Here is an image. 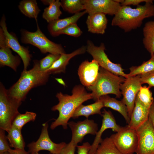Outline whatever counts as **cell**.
Listing matches in <instances>:
<instances>
[{
	"label": "cell",
	"instance_id": "obj_1",
	"mask_svg": "<svg viewBox=\"0 0 154 154\" xmlns=\"http://www.w3.org/2000/svg\"><path fill=\"white\" fill-rule=\"evenodd\" d=\"M59 102L51 108L53 111L59 112L58 118L52 122L50 126L53 130L57 127L61 125L65 129L67 128L68 121L76 109L84 102L93 99L92 93H89L84 87L81 85L75 86L71 95L65 94L61 92L56 95Z\"/></svg>",
	"mask_w": 154,
	"mask_h": 154
},
{
	"label": "cell",
	"instance_id": "obj_2",
	"mask_svg": "<svg viewBox=\"0 0 154 154\" xmlns=\"http://www.w3.org/2000/svg\"><path fill=\"white\" fill-rule=\"evenodd\" d=\"M154 16L153 1L139 5L135 8L130 6L121 5L114 15L111 22L112 26H117L125 32L130 31L140 27L145 18Z\"/></svg>",
	"mask_w": 154,
	"mask_h": 154
},
{
	"label": "cell",
	"instance_id": "obj_3",
	"mask_svg": "<svg viewBox=\"0 0 154 154\" xmlns=\"http://www.w3.org/2000/svg\"><path fill=\"white\" fill-rule=\"evenodd\" d=\"M49 75L40 70L38 61L35 60L33 68L28 70H23L19 80L7 90L8 94L22 102L32 88L46 84Z\"/></svg>",
	"mask_w": 154,
	"mask_h": 154
},
{
	"label": "cell",
	"instance_id": "obj_4",
	"mask_svg": "<svg viewBox=\"0 0 154 154\" xmlns=\"http://www.w3.org/2000/svg\"><path fill=\"white\" fill-rule=\"evenodd\" d=\"M125 79L122 76L114 74L100 67L95 84L87 89L92 92L93 99L95 101L101 97L109 94H114L116 98H120L121 96L120 85Z\"/></svg>",
	"mask_w": 154,
	"mask_h": 154
},
{
	"label": "cell",
	"instance_id": "obj_5",
	"mask_svg": "<svg viewBox=\"0 0 154 154\" xmlns=\"http://www.w3.org/2000/svg\"><path fill=\"white\" fill-rule=\"evenodd\" d=\"M22 102L10 96L2 83L0 85V128L8 131L19 113L18 109Z\"/></svg>",
	"mask_w": 154,
	"mask_h": 154
},
{
	"label": "cell",
	"instance_id": "obj_6",
	"mask_svg": "<svg viewBox=\"0 0 154 154\" xmlns=\"http://www.w3.org/2000/svg\"><path fill=\"white\" fill-rule=\"evenodd\" d=\"M37 29L35 32L22 29L21 32V41L24 44L32 45L38 48L43 54L47 52L55 54L66 53L61 44L50 40L40 30L37 21Z\"/></svg>",
	"mask_w": 154,
	"mask_h": 154
},
{
	"label": "cell",
	"instance_id": "obj_7",
	"mask_svg": "<svg viewBox=\"0 0 154 154\" xmlns=\"http://www.w3.org/2000/svg\"><path fill=\"white\" fill-rule=\"evenodd\" d=\"M86 51L90 54L98 63L100 66L113 74L127 78V74L125 73L121 64L112 62L108 58L105 50L104 44L102 42L99 46L94 45L90 40L87 42Z\"/></svg>",
	"mask_w": 154,
	"mask_h": 154
},
{
	"label": "cell",
	"instance_id": "obj_8",
	"mask_svg": "<svg viewBox=\"0 0 154 154\" xmlns=\"http://www.w3.org/2000/svg\"><path fill=\"white\" fill-rule=\"evenodd\" d=\"M115 145L122 154H133L137 149L138 138L136 130L127 125L110 137Z\"/></svg>",
	"mask_w": 154,
	"mask_h": 154
},
{
	"label": "cell",
	"instance_id": "obj_9",
	"mask_svg": "<svg viewBox=\"0 0 154 154\" xmlns=\"http://www.w3.org/2000/svg\"><path fill=\"white\" fill-rule=\"evenodd\" d=\"M48 127V123H43L41 132L38 139L27 145L28 151L31 154L38 153L43 150L48 151L52 154H60L62 150L66 145L64 142L59 143L53 142L49 137Z\"/></svg>",
	"mask_w": 154,
	"mask_h": 154
},
{
	"label": "cell",
	"instance_id": "obj_10",
	"mask_svg": "<svg viewBox=\"0 0 154 154\" xmlns=\"http://www.w3.org/2000/svg\"><path fill=\"white\" fill-rule=\"evenodd\" d=\"M139 75L125 78L120 86L123 98L121 101L127 107L129 116H130L134 108L137 94L142 86Z\"/></svg>",
	"mask_w": 154,
	"mask_h": 154
},
{
	"label": "cell",
	"instance_id": "obj_11",
	"mask_svg": "<svg viewBox=\"0 0 154 154\" xmlns=\"http://www.w3.org/2000/svg\"><path fill=\"white\" fill-rule=\"evenodd\" d=\"M138 143L136 154H154V128L149 119L136 130Z\"/></svg>",
	"mask_w": 154,
	"mask_h": 154
},
{
	"label": "cell",
	"instance_id": "obj_12",
	"mask_svg": "<svg viewBox=\"0 0 154 154\" xmlns=\"http://www.w3.org/2000/svg\"><path fill=\"white\" fill-rule=\"evenodd\" d=\"M0 28L2 29L5 35L6 43L9 47L16 52L22 59L23 63L24 71L27 70L30 64L31 55L28 48L21 45L18 41L15 34L9 33L7 29L6 19L4 15L1 19L0 22Z\"/></svg>",
	"mask_w": 154,
	"mask_h": 154
},
{
	"label": "cell",
	"instance_id": "obj_13",
	"mask_svg": "<svg viewBox=\"0 0 154 154\" xmlns=\"http://www.w3.org/2000/svg\"><path fill=\"white\" fill-rule=\"evenodd\" d=\"M84 10L88 15L102 13L114 15L121 5L115 0H83Z\"/></svg>",
	"mask_w": 154,
	"mask_h": 154
},
{
	"label": "cell",
	"instance_id": "obj_14",
	"mask_svg": "<svg viewBox=\"0 0 154 154\" xmlns=\"http://www.w3.org/2000/svg\"><path fill=\"white\" fill-rule=\"evenodd\" d=\"M68 125L72 133L71 141L77 145L82 141L86 135L88 134L95 135L98 131L97 124L93 120L88 119L77 122L70 121L68 122Z\"/></svg>",
	"mask_w": 154,
	"mask_h": 154
},
{
	"label": "cell",
	"instance_id": "obj_15",
	"mask_svg": "<svg viewBox=\"0 0 154 154\" xmlns=\"http://www.w3.org/2000/svg\"><path fill=\"white\" fill-rule=\"evenodd\" d=\"M100 66L98 62L93 59L91 61L85 60L79 66L78 75L80 81L87 88L93 86L98 75Z\"/></svg>",
	"mask_w": 154,
	"mask_h": 154
},
{
	"label": "cell",
	"instance_id": "obj_16",
	"mask_svg": "<svg viewBox=\"0 0 154 154\" xmlns=\"http://www.w3.org/2000/svg\"><path fill=\"white\" fill-rule=\"evenodd\" d=\"M101 116L103 117L102 124L100 129L98 131L88 154H94L98 147L103 139L101 138L104 131L111 129L114 132H117L121 127L118 125L112 112L104 109Z\"/></svg>",
	"mask_w": 154,
	"mask_h": 154
},
{
	"label": "cell",
	"instance_id": "obj_17",
	"mask_svg": "<svg viewBox=\"0 0 154 154\" xmlns=\"http://www.w3.org/2000/svg\"><path fill=\"white\" fill-rule=\"evenodd\" d=\"M0 65L7 66L16 71L21 62L19 56L12 53L11 48L7 45L3 30L0 28Z\"/></svg>",
	"mask_w": 154,
	"mask_h": 154
},
{
	"label": "cell",
	"instance_id": "obj_18",
	"mask_svg": "<svg viewBox=\"0 0 154 154\" xmlns=\"http://www.w3.org/2000/svg\"><path fill=\"white\" fill-rule=\"evenodd\" d=\"M86 46H82L71 53H63L60 54V57L56 60L52 66L48 70L45 71L50 75L61 72H64L66 66L70 60L74 56L83 54L86 51Z\"/></svg>",
	"mask_w": 154,
	"mask_h": 154
},
{
	"label": "cell",
	"instance_id": "obj_19",
	"mask_svg": "<svg viewBox=\"0 0 154 154\" xmlns=\"http://www.w3.org/2000/svg\"><path fill=\"white\" fill-rule=\"evenodd\" d=\"M149 110L141 103L136 97L135 106L128 126L136 130L148 119Z\"/></svg>",
	"mask_w": 154,
	"mask_h": 154
},
{
	"label": "cell",
	"instance_id": "obj_20",
	"mask_svg": "<svg viewBox=\"0 0 154 154\" xmlns=\"http://www.w3.org/2000/svg\"><path fill=\"white\" fill-rule=\"evenodd\" d=\"M86 13V11L84 10L71 16L55 20L48 23L47 27L48 30L51 36H58L60 31L70 25L76 23L80 18Z\"/></svg>",
	"mask_w": 154,
	"mask_h": 154
},
{
	"label": "cell",
	"instance_id": "obj_21",
	"mask_svg": "<svg viewBox=\"0 0 154 154\" xmlns=\"http://www.w3.org/2000/svg\"><path fill=\"white\" fill-rule=\"evenodd\" d=\"M108 23L106 15L100 13L88 15L86 21L88 32L102 35L105 32Z\"/></svg>",
	"mask_w": 154,
	"mask_h": 154
},
{
	"label": "cell",
	"instance_id": "obj_22",
	"mask_svg": "<svg viewBox=\"0 0 154 154\" xmlns=\"http://www.w3.org/2000/svg\"><path fill=\"white\" fill-rule=\"evenodd\" d=\"M101 100L104 107L109 108L119 113L128 124L130 118L129 116L127 110L126 105L121 101L110 97L107 95L101 97Z\"/></svg>",
	"mask_w": 154,
	"mask_h": 154
},
{
	"label": "cell",
	"instance_id": "obj_23",
	"mask_svg": "<svg viewBox=\"0 0 154 154\" xmlns=\"http://www.w3.org/2000/svg\"><path fill=\"white\" fill-rule=\"evenodd\" d=\"M45 5H48L44 9L42 18L48 23L59 19L62 14L60 9V1L59 0H41Z\"/></svg>",
	"mask_w": 154,
	"mask_h": 154
},
{
	"label": "cell",
	"instance_id": "obj_24",
	"mask_svg": "<svg viewBox=\"0 0 154 154\" xmlns=\"http://www.w3.org/2000/svg\"><path fill=\"white\" fill-rule=\"evenodd\" d=\"M104 107L102 102L100 99L89 105H84L82 104L75 110L72 117L76 119L80 116H84L88 119L90 115L96 114L102 115L101 110Z\"/></svg>",
	"mask_w": 154,
	"mask_h": 154
},
{
	"label": "cell",
	"instance_id": "obj_25",
	"mask_svg": "<svg viewBox=\"0 0 154 154\" xmlns=\"http://www.w3.org/2000/svg\"><path fill=\"white\" fill-rule=\"evenodd\" d=\"M144 46L151 56L154 55V21L147 22L143 29Z\"/></svg>",
	"mask_w": 154,
	"mask_h": 154
},
{
	"label": "cell",
	"instance_id": "obj_26",
	"mask_svg": "<svg viewBox=\"0 0 154 154\" xmlns=\"http://www.w3.org/2000/svg\"><path fill=\"white\" fill-rule=\"evenodd\" d=\"M18 8L24 15L30 18H34L37 21V18L40 10L36 0H22L19 2Z\"/></svg>",
	"mask_w": 154,
	"mask_h": 154
},
{
	"label": "cell",
	"instance_id": "obj_27",
	"mask_svg": "<svg viewBox=\"0 0 154 154\" xmlns=\"http://www.w3.org/2000/svg\"><path fill=\"white\" fill-rule=\"evenodd\" d=\"M21 130L12 126L7 132V137L10 146L15 149H25V143L21 133Z\"/></svg>",
	"mask_w": 154,
	"mask_h": 154
},
{
	"label": "cell",
	"instance_id": "obj_28",
	"mask_svg": "<svg viewBox=\"0 0 154 154\" xmlns=\"http://www.w3.org/2000/svg\"><path fill=\"white\" fill-rule=\"evenodd\" d=\"M130 72L127 78L144 74L154 71V55L148 60L144 61L138 66H132L129 68Z\"/></svg>",
	"mask_w": 154,
	"mask_h": 154
},
{
	"label": "cell",
	"instance_id": "obj_29",
	"mask_svg": "<svg viewBox=\"0 0 154 154\" xmlns=\"http://www.w3.org/2000/svg\"><path fill=\"white\" fill-rule=\"evenodd\" d=\"M94 154H122L117 148L112 139L107 137L102 140Z\"/></svg>",
	"mask_w": 154,
	"mask_h": 154
},
{
	"label": "cell",
	"instance_id": "obj_30",
	"mask_svg": "<svg viewBox=\"0 0 154 154\" xmlns=\"http://www.w3.org/2000/svg\"><path fill=\"white\" fill-rule=\"evenodd\" d=\"M61 6L65 11L74 14L84 10L83 0H62Z\"/></svg>",
	"mask_w": 154,
	"mask_h": 154
},
{
	"label": "cell",
	"instance_id": "obj_31",
	"mask_svg": "<svg viewBox=\"0 0 154 154\" xmlns=\"http://www.w3.org/2000/svg\"><path fill=\"white\" fill-rule=\"evenodd\" d=\"M150 88L149 86H142L136 97L141 103L149 109L154 101L152 92L150 90Z\"/></svg>",
	"mask_w": 154,
	"mask_h": 154
},
{
	"label": "cell",
	"instance_id": "obj_32",
	"mask_svg": "<svg viewBox=\"0 0 154 154\" xmlns=\"http://www.w3.org/2000/svg\"><path fill=\"white\" fill-rule=\"evenodd\" d=\"M36 116V114L32 112L27 111L24 114L19 113L14 120L12 126L22 129L26 123L30 121H34Z\"/></svg>",
	"mask_w": 154,
	"mask_h": 154
},
{
	"label": "cell",
	"instance_id": "obj_33",
	"mask_svg": "<svg viewBox=\"0 0 154 154\" xmlns=\"http://www.w3.org/2000/svg\"><path fill=\"white\" fill-rule=\"evenodd\" d=\"M60 54H50L38 61L40 70L45 71L49 69L60 57Z\"/></svg>",
	"mask_w": 154,
	"mask_h": 154
},
{
	"label": "cell",
	"instance_id": "obj_34",
	"mask_svg": "<svg viewBox=\"0 0 154 154\" xmlns=\"http://www.w3.org/2000/svg\"><path fill=\"white\" fill-rule=\"evenodd\" d=\"M82 32L78 27L76 23L72 24L68 26L60 31L59 35L61 34H66L75 37L81 35Z\"/></svg>",
	"mask_w": 154,
	"mask_h": 154
},
{
	"label": "cell",
	"instance_id": "obj_35",
	"mask_svg": "<svg viewBox=\"0 0 154 154\" xmlns=\"http://www.w3.org/2000/svg\"><path fill=\"white\" fill-rule=\"evenodd\" d=\"M8 139L5 133V131L0 129V154H3L8 152L11 149L10 145L7 141Z\"/></svg>",
	"mask_w": 154,
	"mask_h": 154
},
{
	"label": "cell",
	"instance_id": "obj_36",
	"mask_svg": "<svg viewBox=\"0 0 154 154\" xmlns=\"http://www.w3.org/2000/svg\"><path fill=\"white\" fill-rule=\"evenodd\" d=\"M139 75L142 84H147L150 88L154 87V71Z\"/></svg>",
	"mask_w": 154,
	"mask_h": 154
},
{
	"label": "cell",
	"instance_id": "obj_37",
	"mask_svg": "<svg viewBox=\"0 0 154 154\" xmlns=\"http://www.w3.org/2000/svg\"><path fill=\"white\" fill-rule=\"evenodd\" d=\"M77 146L71 141L66 144L62 150L60 154H75L76 148Z\"/></svg>",
	"mask_w": 154,
	"mask_h": 154
},
{
	"label": "cell",
	"instance_id": "obj_38",
	"mask_svg": "<svg viewBox=\"0 0 154 154\" xmlns=\"http://www.w3.org/2000/svg\"><path fill=\"white\" fill-rule=\"evenodd\" d=\"M91 146L88 142L84 143L81 145H77V154H88Z\"/></svg>",
	"mask_w": 154,
	"mask_h": 154
},
{
	"label": "cell",
	"instance_id": "obj_39",
	"mask_svg": "<svg viewBox=\"0 0 154 154\" xmlns=\"http://www.w3.org/2000/svg\"><path fill=\"white\" fill-rule=\"evenodd\" d=\"M152 1H153L152 0H123L121 4L122 6H130L131 5H132L137 6L142 2L146 3Z\"/></svg>",
	"mask_w": 154,
	"mask_h": 154
},
{
	"label": "cell",
	"instance_id": "obj_40",
	"mask_svg": "<svg viewBox=\"0 0 154 154\" xmlns=\"http://www.w3.org/2000/svg\"><path fill=\"white\" fill-rule=\"evenodd\" d=\"M149 119L154 128V101L149 109Z\"/></svg>",
	"mask_w": 154,
	"mask_h": 154
},
{
	"label": "cell",
	"instance_id": "obj_41",
	"mask_svg": "<svg viewBox=\"0 0 154 154\" xmlns=\"http://www.w3.org/2000/svg\"><path fill=\"white\" fill-rule=\"evenodd\" d=\"M8 152L9 154H31L28 151H26L25 149H11L9 150Z\"/></svg>",
	"mask_w": 154,
	"mask_h": 154
},
{
	"label": "cell",
	"instance_id": "obj_42",
	"mask_svg": "<svg viewBox=\"0 0 154 154\" xmlns=\"http://www.w3.org/2000/svg\"><path fill=\"white\" fill-rule=\"evenodd\" d=\"M3 154H9L8 152H7L4 153Z\"/></svg>",
	"mask_w": 154,
	"mask_h": 154
},
{
	"label": "cell",
	"instance_id": "obj_43",
	"mask_svg": "<svg viewBox=\"0 0 154 154\" xmlns=\"http://www.w3.org/2000/svg\"><path fill=\"white\" fill-rule=\"evenodd\" d=\"M31 154H40L38 153H33Z\"/></svg>",
	"mask_w": 154,
	"mask_h": 154
}]
</instances>
